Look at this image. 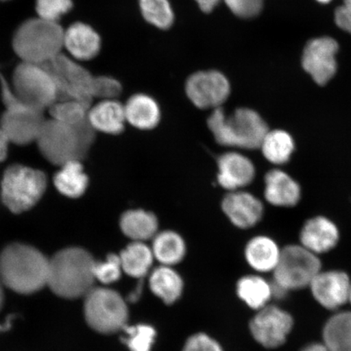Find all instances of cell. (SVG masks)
I'll return each instance as SVG.
<instances>
[{
	"mask_svg": "<svg viewBox=\"0 0 351 351\" xmlns=\"http://www.w3.org/2000/svg\"><path fill=\"white\" fill-rule=\"evenodd\" d=\"M49 261L32 245H8L0 253V280L12 291L32 295L47 287Z\"/></svg>",
	"mask_w": 351,
	"mask_h": 351,
	"instance_id": "obj_1",
	"label": "cell"
},
{
	"mask_svg": "<svg viewBox=\"0 0 351 351\" xmlns=\"http://www.w3.org/2000/svg\"><path fill=\"white\" fill-rule=\"evenodd\" d=\"M95 133L88 117L73 125L50 119L44 122L35 143L48 162L61 166L84 160L95 143Z\"/></svg>",
	"mask_w": 351,
	"mask_h": 351,
	"instance_id": "obj_2",
	"label": "cell"
},
{
	"mask_svg": "<svg viewBox=\"0 0 351 351\" xmlns=\"http://www.w3.org/2000/svg\"><path fill=\"white\" fill-rule=\"evenodd\" d=\"M95 263L94 257L84 248L60 250L50 258L47 287L63 298H84L95 287Z\"/></svg>",
	"mask_w": 351,
	"mask_h": 351,
	"instance_id": "obj_3",
	"label": "cell"
},
{
	"mask_svg": "<svg viewBox=\"0 0 351 351\" xmlns=\"http://www.w3.org/2000/svg\"><path fill=\"white\" fill-rule=\"evenodd\" d=\"M208 126L221 146L245 150L260 148L269 130L260 114L247 108L236 109L230 115H227L222 107L213 109Z\"/></svg>",
	"mask_w": 351,
	"mask_h": 351,
	"instance_id": "obj_4",
	"label": "cell"
},
{
	"mask_svg": "<svg viewBox=\"0 0 351 351\" xmlns=\"http://www.w3.org/2000/svg\"><path fill=\"white\" fill-rule=\"evenodd\" d=\"M64 35L59 22L33 17L15 30L12 49L21 62L43 65L63 53Z\"/></svg>",
	"mask_w": 351,
	"mask_h": 351,
	"instance_id": "obj_5",
	"label": "cell"
},
{
	"mask_svg": "<svg viewBox=\"0 0 351 351\" xmlns=\"http://www.w3.org/2000/svg\"><path fill=\"white\" fill-rule=\"evenodd\" d=\"M86 322L96 332L115 335L129 324V304L120 292L108 287H95L84 297Z\"/></svg>",
	"mask_w": 351,
	"mask_h": 351,
	"instance_id": "obj_6",
	"label": "cell"
},
{
	"mask_svg": "<svg viewBox=\"0 0 351 351\" xmlns=\"http://www.w3.org/2000/svg\"><path fill=\"white\" fill-rule=\"evenodd\" d=\"M47 175L41 170L22 165H12L4 171L1 181V199L14 214L27 212L45 194Z\"/></svg>",
	"mask_w": 351,
	"mask_h": 351,
	"instance_id": "obj_7",
	"label": "cell"
},
{
	"mask_svg": "<svg viewBox=\"0 0 351 351\" xmlns=\"http://www.w3.org/2000/svg\"><path fill=\"white\" fill-rule=\"evenodd\" d=\"M322 271L317 254L302 245H287L282 249L280 260L274 271L271 283L274 297L280 298L289 291L309 287L315 276Z\"/></svg>",
	"mask_w": 351,
	"mask_h": 351,
	"instance_id": "obj_8",
	"label": "cell"
},
{
	"mask_svg": "<svg viewBox=\"0 0 351 351\" xmlns=\"http://www.w3.org/2000/svg\"><path fill=\"white\" fill-rule=\"evenodd\" d=\"M11 86L21 102L42 111L59 99L53 78L42 64L20 62L13 71Z\"/></svg>",
	"mask_w": 351,
	"mask_h": 351,
	"instance_id": "obj_9",
	"label": "cell"
},
{
	"mask_svg": "<svg viewBox=\"0 0 351 351\" xmlns=\"http://www.w3.org/2000/svg\"><path fill=\"white\" fill-rule=\"evenodd\" d=\"M58 90L59 99H74L91 107L94 75L72 57L63 53L45 64Z\"/></svg>",
	"mask_w": 351,
	"mask_h": 351,
	"instance_id": "obj_10",
	"label": "cell"
},
{
	"mask_svg": "<svg viewBox=\"0 0 351 351\" xmlns=\"http://www.w3.org/2000/svg\"><path fill=\"white\" fill-rule=\"evenodd\" d=\"M185 90L196 108L216 109L229 99L231 86L225 74L217 70H207L191 74L187 78Z\"/></svg>",
	"mask_w": 351,
	"mask_h": 351,
	"instance_id": "obj_11",
	"label": "cell"
},
{
	"mask_svg": "<svg viewBox=\"0 0 351 351\" xmlns=\"http://www.w3.org/2000/svg\"><path fill=\"white\" fill-rule=\"evenodd\" d=\"M293 326L291 315L278 306L267 304L257 311L249 328L258 344L267 349H274L285 343Z\"/></svg>",
	"mask_w": 351,
	"mask_h": 351,
	"instance_id": "obj_12",
	"label": "cell"
},
{
	"mask_svg": "<svg viewBox=\"0 0 351 351\" xmlns=\"http://www.w3.org/2000/svg\"><path fill=\"white\" fill-rule=\"evenodd\" d=\"M43 112L24 104L5 108L0 126L8 141L19 146L36 142L46 121Z\"/></svg>",
	"mask_w": 351,
	"mask_h": 351,
	"instance_id": "obj_13",
	"label": "cell"
},
{
	"mask_svg": "<svg viewBox=\"0 0 351 351\" xmlns=\"http://www.w3.org/2000/svg\"><path fill=\"white\" fill-rule=\"evenodd\" d=\"M337 51L339 44L331 38H319L307 43L302 55V67L318 85H326L335 76Z\"/></svg>",
	"mask_w": 351,
	"mask_h": 351,
	"instance_id": "obj_14",
	"label": "cell"
},
{
	"mask_svg": "<svg viewBox=\"0 0 351 351\" xmlns=\"http://www.w3.org/2000/svg\"><path fill=\"white\" fill-rule=\"evenodd\" d=\"M309 287L315 300L328 310L339 308L349 301L351 283L344 271H320Z\"/></svg>",
	"mask_w": 351,
	"mask_h": 351,
	"instance_id": "obj_15",
	"label": "cell"
},
{
	"mask_svg": "<svg viewBox=\"0 0 351 351\" xmlns=\"http://www.w3.org/2000/svg\"><path fill=\"white\" fill-rule=\"evenodd\" d=\"M221 208L232 225L241 230L256 226L265 210L257 197L241 190L228 193L222 200Z\"/></svg>",
	"mask_w": 351,
	"mask_h": 351,
	"instance_id": "obj_16",
	"label": "cell"
},
{
	"mask_svg": "<svg viewBox=\"0 0 351 351\" xmlns=\"http://www.w3.org/2000/svg\"><path fill=\"white\" fill-rule=\"evenodd\" d=\"M217 167L219 185L229 192L249 186L256 177L253 162L239 152L222 154L218 158Z\"/></svg>",
	"mask_w": 351,
	"mask_h": 351,
	"instance_id": "obj_17",
	"label": "cell"
},
{
	"mask_svg": "<svg viewBox=\"0 0 351 351\" xmlns=\"http://www.w3.org/2000/svg\"><path fill=\"white\" fill-rule=\"evenodd\" d=\"M102 47L100 35L90 25L77 21L64 29V49L77 61H89L99 54Z\"/></svg>",
	"mask_w": 351,
	"mask_h": 351,
	"instance_id": "obj_18",
	"label": "cell"
},
{
	"mask_svg": "<svg viewBox=\"0 0 351 351\" xmlns=\"http://www.w3.org/2000/svg\"><path fill=\"white\" fill-rule=\"evenodd\" d=\"M339 228L331 219L315 217L308 219L302 226L300 245L318 256L335 248L339 243Z\"/></svg>",
	"mask_w": 351,
	"mask_h": 351,
	"instance_id": "obj_19",
	"label": "cell"
},
{
	"mask_svg": "<svg viewBox=\"0 0 351 351\" xmlns=\"http://www.w3.org/2000/svg\"><path fill=\"white\" fill-rule=\"evenodd\" d=\"M265 197L276 207H293L301 199V188L287 173L275 169L265 175Z\"/></svg>",
	"mask_w": 351,
	"mask_h": 351,
	"instance_id": "obj_20",
	"label": "cell"
},
{
	"mask_svg": "<svg viewBox=\"0 0 351 351\" xmlns=\"http://www.w3.org/2000/svg\"><path fill=\"white\" fill-rule=\"evenodd\" d=\"M147 285L156 298L171 306L182 298L185 283L181 274L173 267L159 265L147 276Z\"/></svg>",
	"mask_w": 351,
	"mask_h": 351,
	"instance_id": "obj_21",
	"label": "cell"
},
{
	"mask_svg": "<svg viewBox=\"0 0 351 351\" xmlns=\"http://www.w3.org/2000/svg\"><path fill=\"white\" fill-rule=\"evenodd\" d=\"M88 121L96 132L118 135L126 125L124 104L117 99H104L91 106L88 111Z\"/></svg>",
	"mask_w": 351,
	"mask_h": 351,
	"instance_id": "obj_22",
	"label": "cell"
},
{
	"mask_svg": "<svg viewBox=\"0 0 351 351\" xmlns=\"http://www.w3.org/2000/svg\"><path fill=\"white\" fill-rule=\"evenodd\" d=\"M126 123L140 130H151L159 125L161 110L157 101L146 94H135L124 104Z\"/></svg>",
	"mask_w": 351,
	"mask_h": 351,
	"instance_id": "obj_23",
	"label": "cell"
},
{
	"mask_svg": "<svg viewBox=\"0 0 351 351\" xmlns=\"http://www.w3.org/2000/svg\"><path fill=\"white\" fill-rule=\"evenodd\" d=\"M282 249L274 239L265 235L250 240L245 247V258L257 273L274 271L280 260Z\"/></svg>",
	"mask_w": 351,
	"mask_h": 351,
	"instance_id": "obj_24",
	"label": "cell"
},
{
	"mask_svg": "<svg viewBox=\"0 0 351 351\" xmlns=\"http://www.w3.org/2000/svg\"><path fill=\"white\" fill-rule=\"evenodd\" d=\"M118 254L123 273L137 280L147 278L156 261L151 245L145 241H132Z\"/></svg>",
	"mask_w": 351,
	"mask_h": 351,
	"instance_id": "obj_25",
	"label": "cell"
},
{
	"mask_svg": "<svg viewBox=\"0 0 351 351\" xmlns=\"http://www.w3.org/2000/svg\"><path fill=\"white\" fill-rule=\"evenodd\" d=\"M120 228L123 234L133 241L152 240L159 230L155 214L143 209H131L121 215Z\"/></svg>",
	"mask_w": 351,
	"mask_h": 351,
	"instance_id": "obj_26",
	"label": "cell"
},
{
	"mask_svg": "<svg viewBox=\"0 0 351 351\" xmlns=\"http://www.w3.org/2000/svg\"><path fill=\"white\" fill-rule=\"evenodd\" d=\"M152 251L160 265L174 267L181 263L186 254V244L177 232H158L152 239Z\"/></svg>",
	"mask_w": 351,
	"mask_h": 351,
	"instance_id": "obj_27",
	"label": "cell"
},
{
	"mask_svg": "<svg viewBox=\"0 0 351 351\" xmlns=\"http://www.w3.org/2000/svg\"><path fill=\"white\" fill-rule=\"evenodd\" d=\"M60 167L54 177L56 190L70 199H77L84 195L89 186V178L82 161L72 160Z\"/></svg>",
	"mask_w": 351,
	"mask_h": 351,
	"instance_id": "obj_28",
	"label": "cell"
},
{
	"mask_svg": "<svg viewBox=\"0 0 351 351\" xmlns=\"http://www.w3.org/2000/svg\"><path fill=\"white\" fill-rule=\"evenodd\" d=\"M236 292L241 301L253 310H260L269 304L274 297L271 283L258 275H247L239 280Z\"/></svg>",
	"mask_w": 351,
	"mask_h": 351,
	"instance_id": "obj_29",
	"label": "cell"
},
{
	"mask_svg": "<svg viewBox=\"0 0 351 351\" xmlns=\"http://www.w3.org/2000/svg\"><path fill=\"white\" fill-rule=\"evenodd\" d=\"M260 149L269 163L282 165L291 160L295 152V143L287 131L269 130L262 140Z\"/></svg>",
	"mask_w": 351,
	"mask_h": 351,
	"instance_id": "obj_30",
	"label": "cell"
},
{
	"mask_svg": "<svg viewBox=\"0 0 351 351\" xmlns=\"http://www.w3.org/2000/svg\"><path fill=\"white\" fill-rule=\"evenodd\" d=\"M323 340L329 351H351V311H341L328 320Z\"/></svg>",
	"mask_w": 351,
	"mask_h": 351,
	"instance_id": "obj_31",
	"label": "cell"
},
{
	"mask_svg": "<svg viewBox=\"0 0 351 351\" xmlns=\"http://www.w3.org/2000/svg\"><path fill=\"white\" fill-rule=\"evenodd\" d=\"M122 343L129 351H152L155 346L157 331L150 324L138 323L127 324L121 331Z\"/></svg>",
	"mask_w": 351,
	"mask_h": 351,
	"instance_id": "obj_32",
	"label": "cell"
},
{
	"mask_svg": "<svg viewBox=\"0 0 351 351\" xmlns=\"http://www.w3.org/2000/svg\"><path fill=\"white\" fill-rule=\"evenodd\" d=\"M140 11L145 21L160 29L172 27L175 14L169 0H138Z\"/></svg>",
	"mask_w": 351,
	"mask_h": 351,
	"instance_id": "obj_33",
	"label": "cell"
},
{
	"mask_svg": "<svg viewBox=\"0 0 351 351\" xmlns=\"http://www.w3.org/2000/svg\"><path fill=\"white\" fill-rule=\"evenodd\" d=\"M90 108L80 101L59 99L48 109L51 119L73 125L86 119Z\"/></svg>",
	"mask_w": 351,
	"mask_h": 351,
	"instance_id": "obj_34",
	"label": "cell"
},
{
	"mask_svg": "<svg viewBox=\"0 0 351 351\" xmlns=\"http://www.w3.org/2000/svg\"><path fill=\"white\" fill-rule=\"evenodd\" d=\"M123 273L119 254L111 253L106 258L95 261L94 276L95 282H99L104 287L116 283L121 278Z\"/></svg>",
	"mask_w": 351,
	"mask_h": 351,
	"instance_id": "obj_35",
	"label": "cell"
},
{
	"mask_svg": "<svg viewBox=\"0 0 351 351\" xmlns=\"http://www.w3.org/2000/svg\"><path fill=\"white\" fill-rule=\"evenodd\" d=\"M73 8V0H36L35 1L37 16L55 22H59L64 16L71 12Z\"/></svg>",
	"mask_w": 351,
	"mask_h": 351,
	"instance_id": "obj_36",
	"label": "cell"
},
{
	"mask_svg": "<svg viewBox=\"0 0 351 351\" xmlns=\"http://www.w3.org/2000/svg\"><path fill=\"white\" fill-rule=\"evenodd\" d=\"M91 91L93 99H117L121 94L122 86L117 79L112 77L94 76Z\"/></svg>",
	"mask_w": 351,
	"mask_h": 351,
	"instance_id": "obj_37",
	"label": "cell"
},
{
	"mask_svg": "<svg viewBox=\"0 0 351 351\" xmlns=\"http://www.w3.org/2000/svg\"><path fill=\"white\" fill-rule=\"evenodd\" d=\"M182 351H225L219 342L208 333L199 332L188 337Z\"/></svg>",
	"mask_w": 351,
	"mask_h": 351,
	"instance_id": "obj_38",
	"label": "cell"
},
{
	"mask_svg": "<svg viewBox=\"0 0 351 351\" xmlns=\"http://www.w3.org/2000/svg\"><path fill=\"white\" fill-rule=\"evenodd\" d=\"M229 10L241 19H252L262 10L263 0H223Z\"/></svg>",
	"mask_w": 351,
	"mask_h": 351,
	"instance_id": "obj_39",
	"label": "cell"
},
{
	"mask_svg": "<svg viewBox=\"0 0 351 351\" xmlns=\"http://www.w3.org/2000/svg\"><path fill=\"white\" fill-rule=\"evenodd\" d=\"M335 21L341 29L351 34V0H343V5L337 8Z\"/></svg>",
	"mask_w": 351,
	"mask_h": 351,
	"instance_id": "obj_40",
	"label": "cell"
},
{
	"mask_svg": "<svg viewBox=\"0 0 351 351\" xmlns=\"http://www.w3.org/2000/svg\"><path fill=\"white\" fill-rule=\"evenodd\" d=\"M144 280L145 279L138 280L137 284H136L133 289L128 293V295L125 297V300L129 304H134L141 300L145 287Z\"/></svg>",
	"mask_w": 351,
	"mask_h": 351,
	"instance_id": "obj_41",
	"label": "cell"
},
{
	"mask_svg": "<svg viewBox=\"0 0 351 351\" xmlns=\"http://www.w3.org/2000/svg\"><path fill=\"white\" fill-rule=\"evenodd\" d=\"M195 1L202 12L210 13L219 5L221 0H195Z\"/></svg>",
	"mask_w": 351,
	"mask_h": 351,
	"instance_id": "obj_42",
	"label": "cell"
},
{
	"mask_svg": "<svg viewBox=\"0 0 351 351\" xmlns=\"http://www.w3.org/2000/svg\"><path fill=\"white\" fill-rule=\"evenodd\" d=\"M10 143L6 135L3 133L1 126H0V163L5 160L8 156V144Z\"/></svg>",
	"mask_w": 351,
	"mask_h": 351,
	"instance_id": "obj_43",
	"label": "cell"
},
{
	"mask_svg": "<svg viewBox=\"0 0 351 351\" xmlns=\"http://www.w3.org/2000/svg\"><path fill=\"white\" fill-rule=\"evenodd\" d=\"M301 351H329L326 346L319 343H313L305 346Z\"/></svg>",
	"mask_w": 351,
	"mask_h": 351,
	"instance_id": "obj_44",
	"label": "cell"
},
{
	"mask_svg": "<svg viewBox=\"0 0 351 351\" xmlns=\"http://www.w3.org/2000/svg\"><path fill=\"white\" fill-rule=\"evenodd\" d=\"M3 285L1 280H0V309L3 306L4 300Z\"/></svg>",
	"mask_w": 351,
	"mask_h": 351,
	"instance_id": "obj_45",
	"label": "cell"
},
{
	"mask_svg": "<svg viewBox=\"0 0 351 351\" xmlns=\"http://www.w3.org/2000/svg\"><path fill=\"white\" fill-rule=\"evenodd\" d=\"M317 1L322 3H327L328 2H330L331 0H317Z\"/></svg>",
	"mask_w": 351,
	"mask_h": 351,
	"instance_id": "obj_46",
	"label": "cell"
},
{
	"mask_svg": "<svg viewBox=\"0 0 351 351\" xmlns=\"http://www.w3.org/2000/svg\"><path fill=\"white\" fill-rule=\"evenodd\" d=\"M349 301L350 302V304H351V289H350V292Z\"/></svg>",
	"mask_w": 351,
	"mask_h": 351,
	"instance_id": "obj_47",
	"label": "cell"
},
{
	"mask_svg": "<svg viewBox=\"0 0 351 351\" xmlns=\"http://www.w3.org/2000/svg\"><path fill=\"white\" fill-rule=\"evenodd\" d=\"M0 1H10V0H0Z\"/></svg>",
	"mask_w": 351,
	"mask_h": 351,
	"instance_id": "obj_48",
	"label": "cell"
}]
</instances>
